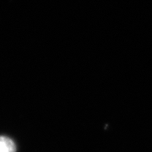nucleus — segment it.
Segmentation results:
<instances>
[{"label": "nucleus", "mask_w": 152, "mask_h": 152, "mask_svg": "<svg viewBox=\"0 0 152 152\" xmlns=\"http://www.w3.org/2000/svg\"><path fill=\"white\" fill-rule=\"evenodd\" d=\"M15 141L7 136L0 135V152H16Z\"/></svg>", "instance_id": "1"}]
</instances>
